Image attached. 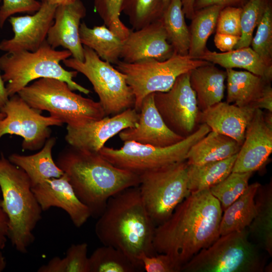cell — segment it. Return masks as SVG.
I'll return each mask as SVG.
<instances>
[{"label": "cell", "instance_id": "cell-1", "mask_svg": "<svg viewBox=\"0 0 272 272\" xmlns=\"http://www.w3.org/2000/svg\"><path fill=\"white\" fill-rule=\"evenodd\" d=\"M222 212L220 202L209 189L190 192L169 219L156 226V252L169 255L181 268L220 236Z\"/></svg>", "mask_w": 272, "mask_h": 272}, {"label": "cell", "instance_id": "cell-2", "mask_svg": "<svg viewBox=\"0 0 272 272\" xmlns=\"http://www.w3.org/2000/svg\"><path fill=\"white\" fill-rule=\"evenodd\" d=\"M155 227L138 186L125 189L109 198L95 231L103 245L121 250L142 269L141 257L157 254L153 245Z\"/></svg>", "mask_w": 272, "mask_h": 272}, {"label": "cell", "instance_id": "cell-3", "mask_svg": "<svg viewBox=\"0 0 272 272\" xmlns=\"http://www.w3.org/2000/svg\"><path fill=\"white\" fill-rule=\"evenodd\" d=\"M56 163L94 218L100 216L112 196L140 184L139 174L115 166L99 153L70 146L59 153Z\"/></svg>", "mask_w": 272, "mask_h": 272}, {"label": "cell", "instance_id": "cell-4", "mask_svg": "<svg viewBox=\"0 0 272 272\" xmlns=\"http://www.w3.org/2000/svg\"><path fill=\"white\" fill-rule=\"evenodd\" d=\"M1 205L9 220L8 239L25 254L34 242L33 231L42 218V210L26 173L0 154Z\"/></svg>", "mask_w": 272, "mask_h": 272}, {"label": "cell", "instance_id": "cell-5", "mask_svg": "<svg viewBox=\"0 0 272 272\" xmlns=\"http://www.w3.org/2000/svg\"><path fill=\"white\" fill-rule=\"evenodd\" d=\"M71 56L69 50L53 48L45 40L35 51L6 52L0 56L2 77L7 83L6 88L9 98L17 94L31 82L44 78L63 81L72 90L89 94V89L73 80L78 72L67 71L60 64Z\"/></svg>", "mask_w": 272, "mask_h": 272}, {"label": "cell", "instance_id": "cell-6", "mask_svg": "<svg viewBox=\"0 0 272 272\" xmlns=\"http://www.w3.org/2000/svg\"><path fill=\"white\" fill-rule=\"evenodd\" d=\"M17 94L30 107L41 112L46 111L73 127L106 116L99 101L75 93L66 83L54 78L35 80Z\"/></svg>", "mask_w": 272, "mask_h": 272}, {"label": "cell", "instance_id": "cell-7", "mask_svg": "<svg viewBox=\"0 0 272 272\" xmlns=\"http://www.w3.org/2000/svg\"><path fill=\"white\" fill-rule=\"evenodd\" d=\"M247 229L220 236L181 266L184 272H262L266 261Z\"/></svg>", "mask_w": 272, "mask_h": 272}, {"label": "cell", "instance_id": "cell-8", "mask_svg": "<svg viewBox=\"0 0 272 272\" xmlns=\"http://www.w3.org/2000/svg\"><path fill=\"white\" fill-rule=\"evenodd\" d=\"M186 160L140 174L144 205L156 226L166 221L190 193Z\"/></svg>", "mask_w": 272, "mask_h": 272}, {"label": "cell", "instance_id": "cell-9", "mask_svg": "<svg viewBox=\"0 0 272 272\" xmlns=\"http://www.w3.org/2000/svg\"><path fill=\"white\" fill-rule=\"evenodd\" d=\"M208 63L174 52L164 60L147 59L133 63L119 60L115 67L125 76L134 97L133 108L139 112L147 95L168 91L178 76Z\"/></svg>", "mask_w": 272, "mask_h": 272}, {"label": "cell", "instance_id": "cell-10", "mask_svg": "<svg viewBox=\"0 0 272 272\" xmlns=\"http://www.w3.org/2000/svg\"><path fill=\"white\" fill-rule=\"evenodd\" d=\"M211 130L201 123L190 135L172 146L156 147L126 141L119 149L104 146L98 153L115 166L140 175L186 160L190 148Z\"/></svg>", "mask_w": 272, "mask_h": 272}, {"label": "cell", "instance_id": "cell-11", "mask_svg": "<svg viewBox=\"0 0 272 272\" xmlns=\"http://www.w3.org/2000/svg\"><path fill=\"white\" fill-rule=\"evenodd\" d=\"M84 46V60L68 58L64 64L84 75L97 94L106 116L114 115L134 107L135 99L125 76L111 63L101 59L91 48Z\"/></svg>", "mask_w": 272, "mask_h": 272}, {"label": "cell", "instance_id": "cell-12", "mask_svg": "<svg viewBox=\"0 0 272 272\" xmlns=\"http://www.w3.org/2000/svg\"><path fill=\"white\" fill-rule=\"evenodd\" d=\"M1 112L6 116L0 120V139L5 134H15L23 138V151L41 149L50 137L52 126L63 123L52 116H45L30 107L18 94L9 98Z\"/></svg>", "mask_w": 272, "mask_h": 272}, {"label": "cell", "instance_id": "cell-13", "mask_svg": "<svg viewBox=\"0 0 272 272\" xmlns=\"http://www.w3.org/2000/svg\"><path fill=\"white\" fill-rule=\"evenodd\" d=\"M155 106L165 124L184 138L197 128L199 109L194 91L189 82V72L177 77L171 88L154 94Z\"/></svg>", "mask_w": 272, "mask_h": 272}, {"label": "cell", "instance_id": "cell-14", "mask_svg": "<svg viewBox=\"0 0 272 272\" xmlns=\"http://www.w3.org/2000/svg\"><path fill=\"white\" fill-rule=\"evenodd\" d=\"M139 116V112L133 107L110 117L105 116L80 127L67 126L65 140L75 149L98 153L109 139L125 129L134 127Z\"/></svg>", "mask_w": 272, "mask_h": 272}, {"label": "cell", "instance_id": "cell-15", "mask_svg": "<svg viewBox=\"0 0 272 272\" xmlns=\"http://www.w3.org/2000/svg\"><path fill=\"white\" fill-rule=\"evenodd\" d=\"M41 6L33 15L9 18L14 36L0 42V49L6 52L21 50L35 51L46 40L57 6L49 0H41Z\"/></svg>", "mask_w": 272, "mask_h": 272}, {"label": "cell", "instance_id": "cell-16", "mask_svg": "<svg viewBox=\"0 0 272 272\" xmlns=\"http://www.w3.org/2000/svg\"><path fill=\"white\" fill-rule=\"evenodd\" d=\"M271 152L272 126L266 122L264 112L256 109L247 126L232 172L257 171L265 164Z\"/></svg>", "mask_w": 272, "mask_h": 272}, {"label": "cell", "instance_id": "cell-17", "mask_svg": "<svg viewBox=\"0 0 272 272\" xmlns=\"http://www.w3.org/2000/svg\"><path fill=\"white\" fill-rule=\"evenodd\" d=\"M174 53L160 19L134 31L123 41L120 58L127 63L147 59L164 60Z\"/></svg>", "mask_w": 272, "mask_h": 272}, {"label": "cell", "instance_id": "cell-18", "mask_svg": "<svg viewBox=\"0 0 272 272\" xmlns=\"http://www.w3.org/2000/svg\"><path fill=\"white\" fill-rule=\"evenodd\" d=\"M154 94H149L144 99L137 124L119 133L122 141L164 147L175 145L184 139L172 131L165 124L155 106Z\"/></svg>", "mask_w": 272, "mask_h": 272}, {"label": "cell", "instance_id": "cell-19", "mask_svg": "<svg viewBox=\"0 0 272 272\" xmlns=\"http://www.w3.org/2000/svg\"><path fill=\"white\" fill-rule=\"evenodd\" d=\"M32 190L43 211L52 207L60 208L77 228L91 217L89 208L79 199L64 173L32 187Z\"/></svg>", "mask_w": 272, "mask_h": 272}, {"label": "cell", "instance_id": "cell-20", "mask_svg": "<svg viewBox=\"0 0 272 272\" xmlns=\"http://www.w3.org/2000/svg\"><path fill=\"white\" fill-rule=\"evenodd\" d=\"M86 8L81 0L57 6L53 22L50 27L46 42L53 48L62 47L69 50L73 57L84 60V46L80 37L81 21L86 15Z\"/></svg>", "mask_w": 272, "mask_h": 272}, {"label": "cell", "instance_id": "cell-21", "mask_svg": "<svg viewBox=\"0 0 272 272\" xmlns=\"http://www.w3.org/2000/svg\"><path fill=\"white\" fill-rule=\"evenodd\" d=\"M255 109L221 101L200 111L198 123L206 124L211 130L227 135L241 146Z\"/></svg>", "mask_w": 272, "mask_h": 272}, {"label": "cell", "instance_id": "cell-22", "mask_svg": "<svg viewBox=\"0 0 272 272\" xmlns=\"http://www.w3.org/2000/svg\"><path fill=\"white\" fill-rule=\"evenodd\" d=\"M227 74L209 62L189 72V82L194 91L200 111L222 101Z\"/></svg>", "mask_w": 272, "mask_h": 272}, {"label": "cell", "instance_id": "cell-23", "mask_svg": "<svg viewBox=\"0 0 272 272\" xmlns=\"http://www.w3.org/2000/svg\"><path fill=\"white\" fill-rule=\"evenodd\" d=\"M56 142L55 137H50L40 150L35 154L24 155L13 153L8 157L11 162L26 173L32 187L47 179L58 178L63 174L64 172L52 158V149Z\"/></svg>", "mask_w": 272, "mask_h": 272}, {"label": "cell", "instance_id": "cell-24", "mask_svg": "<svg viewBox=\"0 0 272 272\" xmlns=\"http://www.w3.org/2000/svg\"><path fill=\"white\" fill-rule=\"evenodd\" d=\"M198 59L218 64L226 69H243L269 82L271 80L272 67L266 66L249 46L222 53L206 49Z\"/></svg>", "mask_w": 272, "mask_h": 272}, {"label": "cell", "instance_id": "cell-25", "mask_svg": "<svg viewBox=\"0 0 272 272\" xmlns=\"http://www.w3.org/2000/svg\"><path fill=\"white\" fill-rule=\"evenodd\" d=\"M241 146L234 139L211 130L189 150L186 161L189 165L220 161L237 154Z\"/></svg>", "mask_w": 272, "mask_h": 272}, {"label": "cell", "instance_id": "cell-26", "mask_svg": "<svg viewBox=\"0 0 272 272\" xmlns=\"http://www.w3.org/2000/svg\"><path fill=\"white\" fill-rule=\"evenodd\" d=\"M226 101L240 107L250 106L260 97L265 85L270 83L247 71L226 69Z\"/></svg>", "mask_w": 272, "mask_h": 272}, {"label": "cell", "instance_id": "cell-27", "mask_svg": "<svg viewBox=\"0 0 272 272\" xmlns=\"http://www.w3.org/2000/svg\"><path fill=\"white\" fill-rule=\"evenodd\" d=\"M255 216L248 227L258 247L272 256V185H260L255 196Z\"/></svg>", "mask_w": 272, "mask_h": 272}, {"label": "cell", "instance_id": "cell-28", "mask_svg": "<svg viewBox=\"0 0 272 272\" xmlns=\"http://www.w3.org/2000/svg\"><path fill=\"white\" fill-rule=\"evenodd\" d=\"M260 185L257 182L249 185L246 191L223 211L220 236L243 230L249 226L255 216V196Z\"/></svg>", "mask_w": 272, "mask_h": 272}, {"label": "cell", "instance_id": "cell-29", "mask_svg": "<svg viewBox=\"0 0 272 272\" xmlns=\"http://www.w3.org/2000/svg\"><path fill=\"white\" fill-rule=\"evenodd\" d=\"M79 33L83 45L94 50L101 59L115 64L120 60L123 41L105 25L91 28L83 22Z\"/></svg>", "mask_w": 272, "mask_h": 272}, {"label": "cell", "instance_id": "cell-30", "mask_svg": "<svg viewBox=\"0 0 272 272\" xmlns=\"http://www.w3.org/2000/svg\"><path fill=\"white\" fill-rule=\"evenodd\" d=\"M181 0H170L160 19L174 52L188 55L190 33Z\"/></svg>", "mask_w": 272, "mask_h": 272}, {"label": "cell", "instance_id": "cell-31", "mask_svg": "<svg viewBox=\"0 0 272 272\" xmlns=\"http://www.w3.org/2000/svg\"><path fill=\"white\" fill-rule=\"evenodd\" d=\"M237 154L222 160L201 165L188 164L190 192L209 189L224 180L232 172Z\"/></svg>", "mask_w": 272, "mask_h": 272}, {"label": "cell", "instance_id": "cell-32", "mask_svg": "<svg viewBox=\"0 0 272 272\" xmlns=\"http://www.w3.org/2000/svg\"><path fill=\"white\" fill-rule=\"evenodd\" d=\"M223 6L214 5L195 11L189 29L190 45L188 55L198 59L206 49L209 37L214 32Z\"/></svg>", "mask_w": 272, "mask_h": 272}, {"label": "cell", "instance_id": "cell-33", "mask_svg": "<svg viewBox=\"0 0 272 272\" xmlns=\"http://www.w3.org/2000/svg\"><path fill=\"white\" fill-rule=\"evenodd\" d=\"M89 272H135L141 271L121 250L103 245L96 248L89 257Z\"/></svg>", "mask_w": 272, "mask_h": 272}, {"label": "cell", "instance_id": "cell-34", "mask_svg": "<svg viewBox=\"0 0 272 272\" xmlns=\"http://www.w3.org/2000/svg\"><path fill=\"white\" fill-rule=\"evenodd\" d=\"M88 246L86 243L72 244L65 255L55 256L40 266L38 272H89L88 256Z\"/></svg>", "mask_w": 272, "mask_h": 272}, {"label": "cell", "instance_id": "cell-35", "mask_svg": "<svg viewBox=\"0 0 272 272\" xmlns=\"http://www.w3.org/2000/svg\"><path fill=\"white\" fill-rule=\"evenodd\" d=\"M164 9L163 0H124L121 12L135 30L159 19Z\"/></svg>", "mask_w": 272, "mask_h": 272}, {"label": "cell", "instance_id": "cell-36", "mask_svg": "<svg viewBox=\"0 0 272 272\" xmlns=\"http://www.w3.org/2000/svg\"><path fill=\"white\" fill-rule=\"evenodd\" d=\"M253 173L232 172L222 181L209 188L220 202L223 212L246 191Z\"/></svg>", "mask_w": 272, "mask_h": 272}, {"label": "cell", "instance_id": "cell-37", "mask_svg": "<svg viewBox=\"0 0 272 272\" xmlns=\"http://www.w3.org/2000/svg\"><path fill=\"white\" fill-rule=\"evenodd\" d=\"M269 0H247L242 8L241 35L234 49L250 46L253 32L261 20Z\"/></svg>", "mask_w": 272, "mask_h": 272}, {"label": "cell", "instance_id": "cell-38", "mask_svg": "<svg viewBox=\"0 0 272 272\" xmlns=\"http://www.w3.org/2000/svg\"><path fill=\"white\" fill-rule=\"evenodd\" d=\"M257 27L251 48L266 66L272 67V9L269 1Z\"/></svg>", "mask_w": 272, "mask_h": 272}, {"label": "cell", "instance_id": "cell-39", "mask_svg": "<svg viewBox=\"0 0 272 272\" xmlns=\"http://www.w3.org/2000/svg\"><path fill=\"white\" fill-rule=\"evenodd\" d=\"M124 0H94L95 12L103 21L104 25L124 41L131 29L120 20Z\"/></svg>", "mask_w": 272, "mask_h": 272}, {"label": "cell", "instance_id": "cell-40", "mask_svg": "<svg viewBox=\"0 0 272 272\" xmlns=\"http://www.w3.org/2000/svg\"><path fill=\"white\" fill-rule=\"evenodd\" d=\"M242 8L224 7L220 12L216 25V33L240 36V17Z\"/></svg>", "mask_w": 272, "mask_h": 272}, {"label": "cell", "instance_id": "cell-41", "mask_svg": "<svg viewBox=\"0 0 272 272\" xmlns=\"http://www.w3.org/2000/svg\"><path fill=\"white\" fill-rule=\"evenodd\" d=\"M0 7V28L12 15L20 13H34L41 6L37 0H3Z\"/></svg>", "mask_w": 272, "mask_h": 272}, {"label": "cell", "instance_id": "cell-42", "mask_svg": "<svg viewBox=\"0 0 272 272\" xmlns=\"http://www.w3.org/2000/svg\"><path fill=\"white\" fill-rule=\"evenodd\" d=\"M141 261L143 269L146 272L181 271V267L167 254L157 253L152 256L143 255Z\"/></svg>", "mask_w": 272, "mask_h": 272}, {"label": "cell", "instance_id": "cell-43", "mask_svg": "<svg viewBox=\"0 0 272 272\" xmlns=\"http://www.w3.org/2000/svg\"><path fill=\"white\" fill-rule=\"evenodd\" d=\"M240 38L238 36L216 33L214 41L216 47L225 52L233 50Z\"/></svg>", "mask_w": 272, "mask_h": 272}, {"label": "cell", "instance_id": "cell-44", "mask_svg": "<svg viewBox=\"0 0 272 272\" xmlns=\"http://www.w3.org/2000/svg\"><path fill=\"white\" fill-rule=\"evenodd\" d=\"M251 107L254 109H265L272 112V88L270 83L265 85L260 97Z\"/></svg>", "mask_w": 272, "mask_h": 272}, {"label": "cell", "instance_id": "cell-45", "mask_svg": "<svg viewBox=\"0 0 272 272\" xmlns=\"http://www.w3.org/2000/svg\"><path fill=\"white\" fill-rule=\"evenodd\" d=\"M1 191L0 188V250L6 246L8 239L9 220L1 205Z\"/></svg>", "mask_w": 272, "mask_h": 272}, {"label": "cell", "instance_id": "cell-46", "mask_svg": "<svg viewBox=\"0 0 272 272\" xmlns=\"http://www.w3.org/2000/svg\"><path fill=\"white\" fill-rule=\"evenodd\" d=\"M243 0H195L194 4V10L197 11L201 9L214 6L218 5L224 7L232 6Z\"/></svg>", "mask_w": 272, "mask_h": 272}, {"label": "cell", "instance_id": "cell-47", "mask_svg": "<svg viewBox=\"0 0 272 272\" xmlns=\"http://www.w3.org/2000/svg\"><path fill=\"white\" fill-rule=\"evenodd\" d=\"M195 0H181L185 17L190 20L193 18L195 11L194 4Z\"/></svg>", "mask_w": 272, "mask_h": 272}, {"label": "cell", "instance_id": "cell-48", "mask_svg": "<svg viewBox=\"0 0 272 272\" xmlns=\"http://www.w3.org/2000/svg\"><path fill=\"white\" fill-rule=\"evenodd\" d=\"M9 99V97L7 94L5 82L0 73V112Z\"/></svg>", "mask_w": 272, "mask_h": 272}, {"label": "cell", "instance_id": "cell-49", "mask_svg": "<svg viewBox=\"0 0 272 272\" xmlns=\"http://www.w3.org/2000/svg\"><path fill=\"white\" fill-rule=\"evenodd\" d=\"M50 3L56 6L65 5L72 4L78 0H49Z\"/></svg>", "mask_w": 272, "mask_h": 272}, {"label": "cell", "instance_id": "cell-50", "mask_svg": "<svg viewBox=\"0 0 272 272\" xmlns=\"http://www.w3.org/2000/svg\"><path fill=\"white\" fill-rule=\"evenodd\" d=\"M6 265V258L3 255L2 250H0V272L3 271L5 269Z\"/></svg>", "mask_w": 272, "mask_h": 272}, {"label": "cell", "instance_id": "cell-51", "mask_svg": "<svg viewBox=\"0 0 272 272\" xmlns=\"http://www.w3.org/2000/svg\"><path fill=\"white\" fill-rule=\"evenodd\" d=\"M169 1H170V0H163L164 9L168 5V3H169Z\"/></svg>", "mask_w": 272, "mask_h": 272}, {"label": "cell", "instance_id": "cell-52", "mask_svg": "<svg viewBox=\"0 0 272 272\" xmlns=\"http://www.w3.org/2000/svg\"><path fill=\"white\" fill-rule=\"evenodd\" d=\"M6 116V115L4 113L0 112V120L4 118Z\"/></svg>", "mask_w": 272, "mask_h": 272}, {"label": "cell", "instance_id": "cell-53", "mask_svg": "<svg viewBox=\"0 0 272 272\" xmlns=\"http://www.w3.org/2000/svg\"><path fill=\"white\" fill-rule=\"evenodd\" d=\"M2 1L3 0H0V4H1V2H2ZM0 7H1V6H0Z\"/></svg>", "mask_w": 272, "mask_h": 272}]
</instances>
